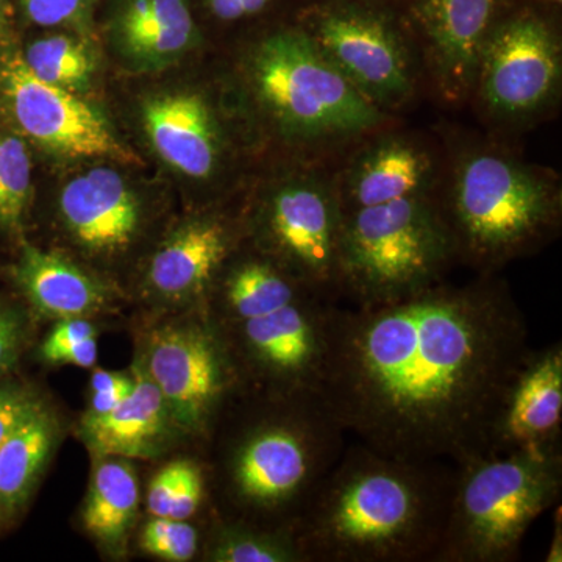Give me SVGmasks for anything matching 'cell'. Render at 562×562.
<instances>
[{"instance_id": "8fae6325", "label": "cell", "mask_w": 562, "mask_h": 562, "mask_svg": "<svg viewBox=\"0 0 562 562\" xmlns=\"http://www.w3.org/2000/svg\"><path fill=\"white\" fill-rule=\"evenodd\" d=\"M294 20L375 109L401 117L427 94L419 46L402 11L361 0H310Z\"/></svg>"}, {"instance_id": "44dd1931", "label": "cell", "mask_w": 562, "mask_h": 562, "mask_svg": "<svg viewBox=\"0 0 562 562\" xmlns=\"http://www.w3.org/2000/svg\"><path fill=\"white\" fill-rule=\"evenodd\" d=\"M14 280L33 308L52 319L90 317L109 302L101 281L60 255L22 244Z\"/></svg>"}, {"instance_id": "6da1fadb", "label": "cell", "mask_w": 562, "mask_h": 562, "mask_svg": "<svg viewBox=\"0 0 562 562\" xmlns=\"http://www.w3.org/2000/svg\"><path fill=\"white\" fill-rule=\"evenodd\" d=\"M532 349L505 280H446L328 314L319 394L347 435L402 460L490 457Z\"/></svg>"}, {"instance_id": "83f0119b", "label": "cell", "mask_w": 562, "mask_h": 562, "mask_svg": "<svg viewBox=\"0 0 562 562\" xmlns=\"http://www.w3.org/2000/svg\"><path fill=\"white\" fill-rule=\"evenodd\" d=\"M140 549L151 557L171 562H187L199 550V532L187 520L154 517L140 532Z\"/></svg>"}, {"instance_id": "836d02e7", "label": "cell", "mask_w": 562, "mask_h": 562, "mask_svg": "<svg viewBox=\"0 0 562 562\" xmlns=\"http://www.w3.org/2000/svg\"><path fill=\"white\" fill-rule=\"evenodd\" d=\"M98 335V328L94 327L88 317H76V319L58 321L52 328L47 338L44 339L41 351L58 349V347L69 346V344L83 341Z\"/></svg>"}, {"instance_id": "d6986e66", "label": "cell", "mask_w": 562, "mask_h": 562, "mask_svg": "<svg viewBox=\"0 0 562 562\" xmlns=\"http://www.w3.org/2000/svg\"><path fill=\"white\" fill-rule=\"evenodd\" d=\"M562 346L532 350L503 405L491 454L561 446Z\"/></svg>"}, {"instance_id": "5bb4252c", "label": "cell", "mask_w": 562, "mask_h": 562, "mask_svg": "<svg viewBox=\"0 0 562 562\" xmlns=\"http://www.w3.org/2000/svg\"><path fill=\"white\" fill-rule=\"evenodd\" d=\"M516 0H409L403 18L419 46L425 88L447 110L468 106L487 36Z\"/></svg>"}, {"instance_id": "d590c367", "label": "cell", "mask_w": 562, "mask_h": 562, "mask_svg": "<svg viewBox=\"0 0 562 562\" xmlns=\"http://www.w3.org/2000/svg\"><path fill=\"white\" fill-rule=\"evenodd\" d=\"M14 22H16V13H14L13 0H0V44L13 40Z\"/></svg>"}, {"instance_id": "8992f818", "label": "cell", "mask_w": 562, "mask_h": 562, "mask_svg": "<svg viewBox=\"0 0 562 562\" xmlns=\"http://www.w3.org/2000/svg\"><path fill=\"white\" fill-rule=\"evenodd\" d=\"M335 160L276 157L243 211L246 241L325 301L342 299L344 211Z\"/></svg>"}, {"instance_id": "2e32d148", "label": "cell", "mask_w": 562, "mask_h": 562, "mask_svg": "<svg viewBox=\"0 0 562 562\" xmlns=\"http://www.w3.org/2000/svg\"><path fill=\"white\" fill-rule=\"evenodd\" d=\"M246 243L244 217L211 210L184 222L155 251L147 284L166 301H192L213 290L233 254Z\"/></svg>"}, {"instance_id": "3957f363", "label": "cell", "mask_w": 562, "mask_h": 562, "mask_svg": "<svg viewBox=\"0 0 562 562\" xmlns=\"http://www.w3.org/2000/svg\"><path fill=\"white\" fill-rule=\"evenodd\" d=\"M439 136L446 160L435 201L457 265L491 276L557 241L560 172L486 132L442 127Z\"/></svg>"}, {"instance_id": "7c38bea8", "label": "cell", "mask_w": 562, "mask_h": 562, "mask_svg": "<svg viewBox=\"0 0 562 562\" xmlns=\"http://www.w3.org/2000/svg\"><path fill=\"white\" fill-rule=\"evenodd\" d=\"M144 371L157 384L173 424L209 435L243 382L213 322L165 325L150 335Z\"/></svg>"}, {"instance_id": "5b68a950", "label": "cell", "mask_w": 562, "mask_h": 562, "mask_svg": "<svg viewBox=\"0 0 562 562\" xmlns=\"http://www.w3.org/2000/svg\"><path fill=\"white\" fill-rule=\"evenodd\" d=\"M276 409L236 436L224 465L238 522L291 530L346 450V430L317 394H276Z\"/></svg>"}, {"instance_id": "f1b7e54d", "label": "cell", "mask_w": 562, "mask_h": 562, "mask_svg": "<svg viewBox=\"0 0 562 562\" xmlns=\"http://www.w3.org/2000/svg\"><path fill=\"white\" fill-rule=\"evenodd\" d=\"M43 405L35 392L16 382L0 383V446Z\"/></svg>"}, {"instance_id": "ab89813d", "label": "cell", "mask_w": 562, "mask_h": 562, "mask_svg": "<svg viewBox=\"0 0 562 562\" xmlns=\"http://www.w3.org/2000/svg\"><path fill=\"white\" fill-rule=\"evenodd\" d=\"M303 3L310 2V0H302Z\"/></svg>"}, {"instance_id": "4316f807", "label": "cell", "mask_w": 562, "mask_h": 562, "mask_svg": "<svg viewBox=\"0 0 562 562\" xmlns=\"http://www.w3.org/2000/svg\"><path fill=\"white\" fill-rule=\"evenodd\" d=\"M99 0H13L16 20L40 29L83 31L91 24Z\"/></svg>"}, {"instance_id": "74e56055", "label": "cell", "mask_w": 562, "mask_h": 562, "mask_svg": "<svg viewBox=\"0 0 562 562\" xmlns=\"http://www.w3.org/2000/svg\"><path fill=\"white\" fill-rule=\"evenodd\" d=\"M562 561V522L561 514L558 520H554L552 541H550L549 552L546 554V562Z\"/></svg>"}, {"instance_id": "7a4b0ae2", "label": "cell", "mask_w": 562, "mask_h": 562, "mask_svg": "<svg viewBox=\"0 0 562 562\" xmlns=\"http://www.w3.org/2000/svg\"><path fill=\"white\" fill-rule=\"evenodd\" d=\"M457 464L346 447L292 528L303 562L436 561Z\"/></svg>"}, {"instance_id": "484cf974", "label": "cell", "mask_w": 562, "mask_h": 562, "mask_svg": "<svg viewBox=\"0 0 562 562\" xmlns=\"http://www.w3.org/2000/svg\"><path fill=\"white\" fill-rule=\"evenodd\" d=\"M32 194V161L24 139L0 131V228L20 231Z\"/></svg>"}, {"instance_id": "9a60e30c", "label": "cell", "mask_w": 562, "mask_h": 562, "mask_svg": "<svg viewBox=\"0 0 562 562\" xmlns=\"http://www.w3.org/2000/svg\"><path fill=\"white\" fill-rule=\"evenodd\" d=\"M443 160L441 136L408 131L402 121L364 136L333 161L344 213L435 198Z\"/></svg>"}, {"instance_id": "4dcf8cb0", "label": "cell", "mask_w": 562, "mask_h": 562, "mask_svg": "<svg viewBox=\"0 0 562 562\" xmlns=\"http://www.w3.org/2000/svg\"><path fill=\"white\" fill-rule=\"evenodd\" d=\"M27 338L24 314L9 302L0 301V376L11 371Z\"/></svg>"}, {"instance_id": "52a82bcc", "label": "cell", "mask_w": 562, "mask_h": 562, "mask_svg": "<svg viewBox=\"0 0 562 562\" xmlns=\"http://www.w3.org/2000/svg\"><path fill=\"white\" fill-rule=\"evenodd\" d=\"M561 446L490 454L457 465L435 562H509L528 528L560 501Z\"/></svg>"}, {"instance_id": "f35d334b", "label": "cell", "mask_w": 562, "mask_h": 562, "mask_svg": "<svg viewBox=\"0 0 562 562\" xmlns=\"http://www.w3.org/2000/svg\"><path fill=\"white\" fill-rule=\"evenodd\" d=\"M361 2H368L372 3V5L387 7V9L402 11L405 9V5L409 0H361Z\"/></svg>"}, {"instance_id": "277c9868", "label": "cell", "mask_w": 562, "mask_h": 562, "mask_svg": "<svg viewBox=\"0 0 562 562\" xmlns=\"http://www.w3.org/2000/svg\"><path fill=\"white\" fill-rule=\"evenodd\" d=\"M228 69L276 157L336 160L402 121L366 101L294 18L243 35Z\"/></svg>"}, {"instance_id": "30bf717a", "label": "cell", "mask_w": 562, "mask_h": 562, "mask_svg": "<svg viewBox=\"0 0 562 562\" xmlns=\"http://www.w3.org/2000/svg\"><path fill=\"white\" fill-rule=\"evenodd\" d=\"M562 101V21L513 7L484 43L469 98L483 132L513 140L557 116Z\"/></svg>"}, {"instance_id": "9c48e42d", "label": "cell", "mask_w": 562, "mask_h": 562, "mask_svg": "<svg viewBox=\"0 0 562 562\" xmlns=\"http://www.w3.org/2000/svg\"><path fill=\"white\" fill-rule=\"evenodd\" d=\"M140 117L158 157L216 195L239 184L247 162L268 149L228 68L211 87L150 95Z\"/></svg>"}, {"instance_id": "ba28073f", "label": "cell", "mask_w": 562, "mask_h": 562, "mask_svg": "<svg viewBox=\"0 0 562 562\" xmlns=\"http://www.w3.org/2000/svg\"><path fill=\"white\" fill-rule=\"evenodd\" d=\"M457 266L435 198L344 213L342 299L373 305L446 280Z\"/></svg>"}, {"instance_id": "ac0fdd59", "label": "cell", "mask_w": 562, "mask_h": 562, "mask_svg": "<svg viewBox=\"0 0 562 562\" xmlns=\"http://www.w3.org/2000/svg\"><path fill=\"white\" fill-rule=\"evenodd\" d=\"M106 33L139 70L166 68L203 43L192 0H110Z\"/></svg>"}, {"instance_id": "f546056e", "label": "cell", "mask_w": 562, "mask_h": 562, "mask_svg": "<svg viewBox=\"0 0 562 562\" xmlns=\"http://www.w3.org/2000/svg\"><path fill=\"white\" fill-rule=\"evenodd\" d=\"M133 384H135L133 375L106 371H95L92 373V397L90 408L85 414L83 420L99 419V417L106 416V414L113 412L131 394Z\"/></svg>"}, {"instance_id": "e575fe53", "label": "cell", "mask_w": 562, "mask_h": 562, "mask_svg": "<svg viewBox=\"0 0 562 562\" xmlns=\"http://www.w3.org/2000/svg\"><path fill=\"white\" fill-rule=\"evenodd\" d=\"M44 361L52 364H72L79 368H94L98 361V339H83V341L69 344V346L58 347V349L41 351Z\"/></svg>"}, {"instance_id": "8d00e7d4", "label": "cell", "mask_w": 562, "mask_h": 562, "mask_svg": "<svg viewBox=\"0 0 562 562\" xmlns=\"http://www.w3.org/2000/svg\"><path fill=\"white\" fill-rule=\"evenodd\" d=\"M516 5L530 7L553 20L562 21V0H516Z\"/></svg>"}, {"instance_id": "1f68e13d", "label": "cell", "mask_w": 562, "mask_h": 562, "mask_svg": "<svg viewBox=\"0 0 562 562\" xmlns=\"http://www.w3.org/2000/svg\"><path fill=\"white\" fill-rule=\"evenodd\" d=\"M203 495H205V475H203L201 465L194 461L183 460L169 519H191L201 508Z\"/></svg>"}, {"instance_id": "e0dca14e", "label": "cell", "mask_w": 562, "mask_h": 562, "mask_svg": "<svg viewBox=\"0 0 562 562\" xmlns=\"http://www.w3.org/2000/svg\"><path fill=\"white\" fill-rule=\"evenodd\" d=\"M58 211L74 243L99 257L127 250L144 217L138 194L111 168H92L74 176L61 188Z\"/></svg>"}, {"instance_id": "ffe728a7", "label": "cell", "mask_w": 562, "mask_h": 562, "mask_svg": "<svg viewBox=\"0 0 562 562\" xmlns=\"http://www.w3.org/2000/svg\"><path fill=\"white\" fill-rule=\"evenodd\" d=\"M133 390L106 416L81 420V438L95 457L149 458L166 438L171 416L157 384L133 368Z\"/></svg>"}, {"instance_id": "4fadbf2b", "label": "cell", "mask_w": 562, "mask_h": 562, "mask_svg": "<svg viewBox=\"0 0 562 562\" xmlns=\"http://www.w3.org/2000/svg\"><path fill=\"white\" fill-rule=\"evenodd\" d=\"M0 99L22 135L68 158H103L138 165L99 111L76 94L44 83L25 68L13 40L0 44Z\"/></svg>"}, {"instance_id": "cb8c5ba5", "label": "cell", "mask_w": 562, "mask_h": 562, "mask_svg": "<svg viewBox=\"0 0 562 562\" xmlns=\"http://www.w3.org/2000/svg\"><path fill=\"white\" fill-rule=\"evenodd\" d=\"M90 43L77 33L61 32L40 36L20 52L25 68L36 79L63 90H81L95 70Z\"/></svg>"}, {"instance_id": "603a6c76", "label": "cell", "mask_w": 562, "mask_h": 562, "mask_svg": "<svg viewBox=\"0 0 562 562\" xmlns=\"http://www.w3.org/2000/svg\"><path fill=\"white\" fill-rule=\"evenodd\" d=\"M54 414L41 405L0 446V520H10L29 502L58 439Z\"/></svg>"}, {"instance_id": "7402d4cb", "label": "cell", "mask_w": 562, "mask_h": 562, "mask_svg": "<svg viewBox=\"0 0 562 562\" xmlns=\"http://www.w3.org/2000/svg\"><path fill=\"white\" fill-rule=\"evenodd\" d=\"M139 487L135 471L120 457H103L81 512V522L106 552L124 553L136 520Z\"/></svg>"}, {"instance_id": "d4e9b609", "label": "cell", "mask_w": 562, "mask_h": 562, "mask_svg": "<svg viewBox=\"0 0 562 562\" xmlns=\"http://www.w3.org/2000/svg\"><path fill=\"white\" fill-rule=\"evenodd\" d=\"M206 560L214 562H303L291 530L225 520L211 530Z\"/></svg>"}, {"instance_id": "d6a6232c", "label": "cell", "mask_w": 562, "mask_h": 562, "mask_svg": "<svg viewBox=\"0 0 562 562\" xmlns=\"http://www.w3.org/2000/svg\"><path fill=\"white\" fill-rule=\"evenodd\" d=\"M183 468V460L169 462L151 479L147 490V512L154 517H169L173 495Z\"/></svg>"}]
</instances>
